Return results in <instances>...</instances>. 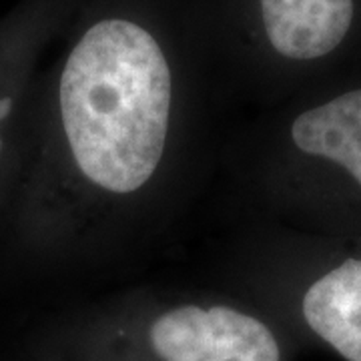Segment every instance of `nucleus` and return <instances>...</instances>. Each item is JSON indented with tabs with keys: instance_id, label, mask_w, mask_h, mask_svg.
<instances>
[{
	"instance_id": "423d86ee",
	"label": "nucleus",
	"mask_w": 361,
	"mask_h": 361,
	"mask_svg": "<svg viewBox=\"0 0 361 361\" xmlns=\"http://www.w3.org/2000/svg\"><path fill=\"white\" fill-rule=\"evenodd\" d=\"M14 113V97L13 94H2L0 92V161L6 155L8 149V135L4 130V125L11 121V116Z\"/></svg>"
},
{
	"instance_id": "20e7f679",
	"label": "nucleus",
	"mask_w": 361,
	"mask_h": 361,
	"mask_svg": "<svg viewBox=\"0 0 361 361\" xmlns=\"http://www.w3.org/2000/svg\"><path fill=\"white\" fill-rule=\"evenodd\" d=\"M303 317L341 357L361 361V259L341 263L311 285Z\"/></svg>"
},
{
	"instance_id": "f03ea898",
	"label": "nucleus",
	"mask_w": 361,
	"mask_h": 361,
	"mask_svg": "<svg viewBox=\"0 0 361 361\" xmlns=\"http://www.w3.org/2000/svg\"><path fill=\"white\" fill-rule=\"evenodd\" d=\"M151 345L163 361H281L265 323L221 305L163 313L151 325Z\"/></svg>"
},
{
	"instance_id": "39448f33",
	"label": "nucleus",
	"mask_w": 361,
	"mask_h": 361,
	"mask_svg": "<svg viewBox=\"0 0 361 361\" xmlns=\"http://www.w3.org/2000/svg\"><path fill=\"white\" fill-rule=\"evenodd\" d=\"M291 137L299 151L334 161L361 185V89L297 116Z\"/></svg>"
},
{
	"instance_id": "f257e3e1",
	"label": "nucleus",
	"mask_w": 361,
	"mask_h": 361,
	"mask_svg": "<svg viewBox=\"0 0 361 361\" xmlns=\"http://www.w3.org/2000/svg\"><path fill=\"white\" fill-rule=\"evenodd\" d=\"M61 125L82 175L113 193L153 177L165 151L171 71L159 42L135 23L89 28L59 82Z\"/></svg>"
},
{
	"instance_id": "7ed1b4c3",
	"label": "nucleus",
	"mask_w": 361,
	"mask_h": 361,
	"mask_svg": "<svg viewBox=\"0 0 361 361\" xmlns=\"http://www.w3.org/2000/svg\"><path fill=\"white\" fill-rule=\"evenodd\" d=\"M273 49L293 61L336 51L353 20V0H261Z\"/></svg>"
}]
</instances>
